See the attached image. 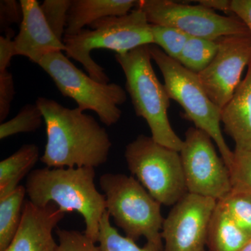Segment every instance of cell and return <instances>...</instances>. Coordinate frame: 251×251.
<instances>
[{
    "mask_svg": "<svg viewBox=\"0 0 251 251\" xmlns=\"http://www.w3.org/2000/svg\"><path fill=\"white\" fill-rule=\"evenodd\" d=\"M126 78L135 114L146 121L151 138L156 143L180 151L183 140L176 135L168 116L171 98L164 85L158 80L149 46H140L125 54H115Z\"/></svg>",
    "mask_w": 251,
    "mask_h": 251,
    "instance_id": "4",
    "label": "cell"
},
{
    "mask_svg": "<svg viewBox=\"0 0 251 251\" xmlns=\"http://www.w3.org/2000/svg\"><path fill=\"white\" fill-rule=\"evenodd\" d=\"M210 136L196 127L186 130L179 153L188 193L221 201L232 191L230 173Z\"/></svg>",
    "mask_w": 251,
    "mask_h": 251,
    "instance_id": "10",
    "label": "cell"
},
{
    "mask_svg": "<svg viewBox=\"0 0 251 251\" xmlns=\"http://www.w3.org/2000/svg\"><path fill=\"white\" fill-rule=\"evenodd\" d=\"M72 0H45L40 4L46 22L56 37L63 42Z\"/></svg>",
    "mask_w": 251,
    "mask_h": 251,
    "instance_id": "26",
    "label": "cell"
},
{
    "mask_svg": "<svg viewBox=\"0 0 251 251\" xmlns=\"http://www.w3.org/2000/svg\"><path fill=\"white\" fill-rule=\"evenodd\" d=\"M59 243L56 251H100L99 246L85 233L76 230L57 229Z\"/></svg>",
    "mask_w": 251,
    "mask_h": 251,
    "instance_id": "27",
    "label": "cell"
},
{
    "mask_svg": "<svg viewBox=\"0 0 251 251\" xmlns=\"http://www.w3.org/2000/svg\"><path fill=\"white\" fill-rule=\"evenodd\" d=\"M99 184L106 202V211L126 237L133 241L146 239V245L163 251L161 204L133 176L106 173Z\"/></svg>",
    "mask_w": 251,
    "mask_h": 251,
    "instance_id": "5",
    "label": "cell"
},
{
    "mask_svg": "<svg viewBox=\"0 0 251 251\" xmlns=\"http://www.w3.org/2000/svg\"><path fill=\"white\" fill-rule=\"evenodd\" d=\"M231 11L246 25L251 34V0H232Z\"/></svg>",
    "mask_w": 251,
    "mask_h": 251,
    "instance_id": "30",
    "label": "cell"
},
{
    "mask_svg": "<svg viewBox=\"0 0 251 251\" xmlns=\"http://www.w3.org/2000/svg\"><path fill=\"white\" fill-rule=\"evenodd\" d=\"M251 240L218 201L208 229V251H242Z\"/></svg>",
    "mask_w": 251,
    "mask_h": 251,
    "instance_id": "17",
    "label": "cell"
},
{
    "mask_svg": "<svg viewBox=\"0 0 251 251\" xmlns=\"http://www.w3.org/2000/svg\"><path fill=\"white\" fill-rule=\"evenodd\" d=\"M23 18L15 36V55L24 56L39 65L48 54L65 52L64 43L56 37L46 22L36 0H21Z\"/></svg>",
    "mask_w": 251,
    "mask_h": 251,
    "instance_id": "14",
    "label": "cell"
},
{
    "mask_svg": "<svg viewBox=\"0 0 251 251\" xmlns=\"http://www.w3.org/2000/svg\"><path fill=\"white\" fill-rule=\"evenodd\" d=\"M221 121L235 150L251 151V63L232 99L221 110Z\"/></svg>",
    "mask_w": 251,
    "mask_h": 251,
    "instance_id": "15",
    "label": "cell"
},
{
    "mask_svg": "<svg viewBox=\"0 0 251 251\" xmlns=\"http://www.w3.org/2000/svg\"><path fill=\"white\" fill-rule=\"evenodd\" d=\"M90 27L91 29H82L74 35L64 36L63 43L67 57L80 62L87 74L100 83H109L110 78L91 57L92 50L107 49L125 54L140 46L153 44L151 25L138 7L125 16L99 20Z\"/></svg>",
    "mask_w": 251,
    "mask_h": 251,
    "instance_id": "3",
    "label": "cell"
},
{
    "mask_svg": "<svg viewBox=\"0 0 251 251\" xmlns=\"http://www.w3.org/2000/svg\"><path fill=\"white\" fill-rule=\"evenodd\" d=\"M134 0H72L65 35H74L104 18L122 16L136 8Z\"/></svg>",
    "mask_w": 251,
    "mask_h": 251,
    "instance_id": "16",
    "label": "cell"
},
{
    "mask_svg": "<svg viewBox=\"0 0 251 251\" xmlns=\"http://www.w3.org/2000/svg\"><path fill=\"white\" fill-rule=\"evenodd\" d=\"M136 7L143 10L150 25L175 27L191 37L216 41L223 36L249 32L235 15L222 16L200 4L142 0L138 1Z\"/></svg>",
    "mask_w": 251,
    "mask_h": 251,
    "instance_id": "9",
    "label": "cell"
},
{
    "mask_svg": "<svg viewBox=\"0 0 251 251\" xmlns=\"http://www.w3.org/2000/svg\"><path fill=\"white\" fill-rule=\"evenodd\" d=\"M64 216L54 203L39 206L28 200L23 206L19 228L5 251H56L52 232Z\"/></svg>",
    "mask_w": 251,
    "mask_h": 251,
    "instance_id": "13",
    "label": "cell"
},
{
    "mask_svg": "<svg viewBox=\"0 0 251 251\" xmlns=\"http://www.w3.org/2000/svg\"><path fill=\"white\" fill-rule=\"evenodd\" d=\"M218 50L216 41L190 37L177 61L188 70L198 74L210 64Z\"/></svg>",
    "mask_w": 251,
    "mask_h": 251,
    "instance_id": "20",
    "label": "cell"
},
{
    "mask_svg": "<svg viewBox=\"0 0 251 251\" xmlns=\"http://www.w3.org/2000/svg\"><path fill=\"white\" fill-rule=\"evenodd\" d=\"M149 49L151 58L162 73L170 98L184 109L186 120L211 137L229 169L234 151H231L221 131V109L208 97L197 74L167 55L154 44L149 45Z\"/></svg>",
    "mask_w": 251,
    "mask_h": 251,
    "instance_id": "6",
    "label": "cell"
},
{
    "mask_svg": "<svg viewBox=\"0 0 251 251\" xmlns=\"http://www.w3.org/2000/svg\"><path fill=\"white\" fill-rule=\"evenodd\" d=\"M23 12L21 1L16 0L0 1V29L6 36L13 38L14 32L11 25L22 22Z\"/></svg>",
    "mask_w": 251,
    "mask_h": 251,
    "instance_id": "28",
    "label": "cell"
},
{
    "mask_svg": "<svg viewBox=\"0 0 251 251\" xmlns=\"http://www.w3.org/2000/svg\"><path fill=\"white\" fill-rule=\"evenodd\" d=\"M15 85L12 74L6 70L0 72V122H4L9 115L14 100Z\"/></svg>",
    "mask_w": 251,
    "mask_h": 251,
    "instance_id": "29",
    "label": "cell"
},
{
    "mask_svg": "<svg viewBox=\"0 0 251 251\" xmlns=\"http://www.w3.org/2000/svg\"><path fill=\"white\" fill-rule=\"evenodd\" d=\"M153 44L171 58L177 61L191 36L179 29L168 26L151 25Z\"/></svg>",
    "mask_w": 251,
    "mask_h": 251,
    "instance_id": "23",
    "label": "cell"
},
{
    "mask_svg": "<svg viewBox=\"0 0 251 251\" xmlns=\"http://www.w3.org/2000/svg\"><path fill=\"white\" fill-rule=\"evenodd\" d=\"M25 186H18L8 196L0 198V251H5L14 239L22 219Z\"/></svg>",
    "mask_w": 251,
    "mask_h": 251,
    "instance_id": "19",
    "label": "cell"
},
{
    "mask_svg": "<svg viewBox=\"0 0 251 251\" xmlns=\"http://www.w3.org/2000/svg\"><path fill=\"white\" fill-rule=\"evenodd\" d=\"M95 170L82 168H39L26 181L29 201L39 206L54 203L64 213L76 211L84 218V233L98 243L100 221L106 211L103 194L96 187Z\"/></svg>",
    "mask_w": 251,
    "mask_h": 251,
    "instance_id": "2",
    "label": "cell"
},
{
    "mask_svg": "<svg viewBox=\"0 0 251 251\" xmlns=\"http://www.w3.org/2000/svg\"><path fill=\"white\" fill-rule=\"evenodd\" d=\"M217 202L186 193L163 221V251H208V229Z\"/></svg>",
    "mask_w": 251,
    "mask_h": 251,
    "instance_id": "12",
    "label": "cell"
},
{
    "mask_svg": "<svg viewBox=\"0 0 251 251\" xmlns=\"http://www.w3.org/2000/svg\"><path fill=\"white\" fill-rule=\"evenodd\" d=\"M130 173L160 204L174 206L188 193L179 151L140 135L126 145Z\"/></svg>",
    "mask_w": 251,
    "mask_h": 251,
    "instance_id": "7",
    "label": "cell"
},
{
    "mask_svg": "<svg viewBox=\"0 0 251 251\" xmlns=\"http://www.w3.org/2000/svg\"><path fill=\"white\" fill-rule=\"evenodd\" d=\"M39 158L38 146L34 144H26L1 161L0 198L8 196L20 186V181L31 171Z\"/></svg>",
    "mask_w": 251,
    "mask_h": 251,
    "instance_id": "18",
    "label": "cell"
},
{
    "mask_svg": "<svg viewBox=\"0 0 251 251\" xmlns=\"http://www.w3.org/2000/svg\"><path fill=\"white\" fill-rule=\"evenodd\" d=\"M110 219L105 211L100 221L99 231L98 243L100 251H157L147 245L140 248L135 241L121 235L112 226Z\"/></svg>",
    "mask_w": 251,
    "mask_h": 251,
    "instance_id": "22",
    "label": "cell"
},
{
    "mask_svg": "<svg viewBox=\"0 0 251 251\" xmlns=\"http://www.w3.org/2000/svg\"><path fill=\"white\" fill-rule=\"evenodd\" d=\"M229 170L232 191L251 197V151L234 150Z\"/></svg>",
    "mask_w": 251,
    "mask_h": 251,
    "instance_id": "24",
    "label": "cell"
},
{
    "mask_svg": "<svg viewBox=\"0 0 251 251\" xmlns=\"http://www.w3.org/2000/svg\"><path fill=\"white\" fill-rule=\"evenodd\" d=\"M36 104L46 124L47 143L41 161L48 168H95L106 163L112 142L94 117L46 97H39Z\"/></svg>",
    "mask_w": 251,
    "mask_h": 251,
    "instance_id": "1",
    "label": "cell"
},
{
    "mask_svg": "<svg viewBox=\"0 0 251 251\" xmlns=\"http://www.w3.org/2000/svg\"><path fill=\"white\" fill-rule=\"evenodd\" d=\"M39 66L52 78L60 93L75 100L81 110L94 111L108 126L120 121L122 115L120 106L127 99L126 92L121 86L94 80L62 52L48 54Z\"/></svg>",
    "mask_w": 251,
    "mask_h": 251,
    "instance_id": "8",
    "label": "cell"
},
{
    "mask_svg": "<svg viewBox=\"0 0 251 251\" xmlns=\"http://www.w3.org/2000/svg\"><path fill=\"white\" fill-rule=\"evenodd\" d=\"M216 41L217 53L208 67L197 75L208 97L222 110L242 82L246 67L251 63V34L223 36Z\"/></svg>",
    "mask_w": 251,
    "mask_h": 251,
    "instance_id": "11",
    "label": "cell"
},
{
    "mask_svg": "<svg viewBox=\"0 0 251 251\" xmlns=\"http://www.w3.org/2000/svg\"><path fill=\"white\" fill-rule=\"evenodd\" d=\"M242 251H251V240L248 243L247 245L243 249Z\"/></svg>",
    "mask_w": 251,
    "mask_h": 251,
    "instance_id": "33",
    "label": "cell"
},
{
    "mask_svg": "<svg viewBox=\"0 0 251 251\" xmlns=\"http://www.w3.org/2000/svg\"><path fill=\"white\" fill-rule=\"evenodd\" d=\"M44 115L36 104H26L14 118L0 125V139L23 133H31L40 128Z\"/></svg>",
    "mask_w": 251,
    "mask_h": 251,
    "instance_id": "21",
    "label": "cell"
},
{
    "mask_svg": "<svg viewBox=\"0 0 251 251\" xmlns=\"http://www.w3.org/2000/svg\"><path fill=\"white\" fill-rule=\"evenodd\" d=\"M198 2L200 4L213 11H215V10H218L226 14H232L231 1L228 0H201Z\"/></svg>",
    "mask_w": 251,
    "mask_h": 251,
    "instance_id": "32",
    "label": "cell"
},
{
    "mask_svg": "<svg viewBox=\"0 0 251 251\" xmlns=\"http://www.w3.org/2000/svg\"><path fill=\"white\" fill-rule=\"evenodd\" d=\"M15 55L14 40L9 36H0V72L7 70Z\"/></svg>",
    "mask_w": 251,
    "mask_h": 251,
    "instance_id": "31",
    "label": "cell"
},
{
    "mask_svg": "<svg viewBox=\"0 0 251 251\" xmlns=\"http://www.w3.org/2000/svg\"><path fill=\"white\" fill-rule=\"evenodd\" d=\"M238 227L251 237V197L234 191L219 201Z\"/></svg>",
    "mask_w": 251,
    "mask_h": 251,
    "instance_id": "25",
    "label": "cell"
}]
</instances>
